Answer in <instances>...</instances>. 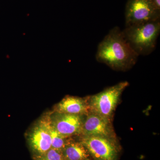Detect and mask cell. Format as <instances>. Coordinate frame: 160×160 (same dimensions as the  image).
<instances>
[{
	"mask_svg": "<svg viewBox=\"0 0 160 160\" xmlns=\"http://www.w3.org/2000/svg\"><path fill=\"white\" fill-rule=\"evenodd\" d=\"M138 57L118 27L110 30L99 43L96 55L98 62L120 71H126L133 67Z\"/></svg>",
	"mask_w": 160,
	"mask_h": 160,
	"instance_id": "cell-1",
	"label": "cell"
},
{
	"mask_svg": "<svg viewBox=\"0 0 160 160\" xmlns=\"http://www.w3.org/2000/svg\"><path fill=\"white\" fill-rule=\"evenodd\" d=\"M122 31L125 39L137 54L148 55L155 49L160 32V21L126 26Z\"/></svg>",
	"mask_w": 160,
	"mask_h": 160,
	"instance_id": "cell-2",
	"label": "cell"
},
{
	"mask_svg": "<svg viewBox=\"0 0 160 160\" xmlns=\"http://www.w3.org/2000/svg\"><path fill=\"white\" fill-rule=\"evenodd\" d=\"M129 85L127 82H121L91 96L88 100L90 112L110 120L121 95Z\"/></svg>",
	"mask_w": 160,
	"mask_h": 160,
	"instance_id": "cell-3",
	"label": "cell"
},
{
	"mask_svg": "<svg viewBox=\"0 0 160 160\" xmlns=\"http://www.w3.org/2000/svg\"><path fill=\"white\" fill-rule=\"evenodd\" d=\"M26 139L32 158L45 154L51 149L50 125L48 113L40 118L26 133Z\"/></svg>",
	"mask_w": 160,
	"mask_h": 160,
	"instance_id": "cell-4",
	"label": "cell"
},
{
	"mask_svg": "<svg viewBox=\"0 0 160 160\" xmlns=\"http://www.w3.org/2000/svg\"><path fill=\"white\" fill-rule=\"evenodd\" d=\"M80 142L93 160H118L119 146L115 139L100 136H82Z\"/></svg>",
	"mask_w": 160,
	"mask_h": 160,
	"instance_id": "cell-5",
	"label": "cell"
},
{
	"mask_svg": "<svg viewBox=\"0 0 160 160\" xmlns=\"http://www.w3.org/2000/svg\"><path fill=\"white\" fill-rule=\"evenodd\" d=\"M126 26L160 20V10L151 0H128L126 3Z\"/></svg>",
	"mask_w": 160,
	"mask_h": 160,
	"instance_id": "cell-6",
	"label": "cell"
},
{
	"mask_svg": "<svg viewBox=\"0 0 160 160\" xmlns=\"http://www.w3.org/2000/svg\"><path fill=\"white\" fill-rule=\"evenodd\" d=\"M49 123L58 133L66 138L81 135L84 116L52 111L48 112Z\"/></svg>",
	"mask_w": 160,
	"mask_h": 160,
	"instance_id": "cell-7",
	"label": "cell"
},
{
	"mask_svg": "<svg viewBox=\"0 0 160 160\" xmlns=\"http://www.w3.org/2000/svg\"><path fill=\"white\" fill-rule=\"evenodd\" d=\"M84 118L81 135L115 139L110 120L89 112Z\"/></svg>",
	"mask_w": 160,
	"mask_h": 160,
	"instance_id": "cell-8",
	"label": "cell"
},
{
	"mask_svg": "<svg viewBox=\"0 0 160 160\" xmlns=\"http://www.w3.org/2000/svg\"><path fill=\"white\" fill-rule=\"evenodd\" d=\"M53 111L68 114L85 116L90 112L87 100L67 96L58 103Z\"/></svg>",
	"mask_w": 160,
	"mask_h": 160,
	"instance_id": "cell-9",
	"label": "cell"
},
{
	"mask_svg": "<svg viewBox=\"0 0 160 160\" xmlns=\"http://www.w3.org/2000/svg\"><path fill=\"white\" fill-rule=\"evenodd\" d=\"M64 160H92L90 154L82 143L72 139L61 151Z\"/></svg>",
	"mask_w": 160,
	"mask_h": 160,
	"instance_id": "cell-10",
	"label": "cell"
},
{
	"mask_svg": "<svg viewBox=\"0 0 160 160\" xmlns=\"http://www.w3.org/2000/svg\"><path fill=\"white\" fill-rule=\"evenodd\" d=\"M50 132L51 136V149L61 151L68 142L72 139V138L65 137L60 134L52 127L51 125Z\"/></svg>",
	"mask_w": 160,
	"mask_h": 160,
	"instance_id": "cell-11",
	"label": "cell"
},
{
	"mask_svg": "<svg viewBox=\"0 0 160 160\" xmlns=\"http://www.w3.org/2000/svg\"><path fill=\"white\" fill-rule=\"evenodd\" d=\"M34 160H64L61 151L51 149L45 154L33 158Z\"/></svg>",
	"mask_w": 160,
	"mask_h": 160,
	"instance_id": "cell-12",
	"label": "cell"
},
{
	"mask_svg": "<svg viewBox=\"0 0 160 160\" xmlns=\"http://www.w3.org/2000/svg\"><path fill=\"white\" fill-rule=\"evenodd\" d=\"M156 8L160 10V0H151Z\"/></svg>",
	"mask_w": 160,
	"mask_h": 160,
	"instance_id": "cell-13",
	"label": "cell"
}]
</instances>
